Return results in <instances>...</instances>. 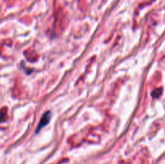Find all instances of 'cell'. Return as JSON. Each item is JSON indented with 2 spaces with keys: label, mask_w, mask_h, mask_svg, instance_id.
<instances>
[{
  "label": "cell",
  "mask_w": 165,
  "mask_h": 164,
  "mask_svg": "<svg viewBox=\"0 0 165 164\" xmlns=\"http://www.w3.org/2000/svg\"><path fill=\"white\" fill-rule=\"evenodd\" d=\"M51 113H50V112H46V113H44V114L42 116V117H41L40 121V123L39 125H38V128H37L36 129V132L40 131L42 128L44 126V125H46L48 124V123L49 122V120H50V117H51Z\"/></svg>",
  "instance_id": "cell-1"
},
{
  "label": "cell",
  "mask_w": 165,
  "mask_h": 164,
  "mask_svg": "<svg viewBox=\"0 0 165 164\" xmlns=\"http://www.w3.org/2000/svg\"><path fill=\"white\" fill-rule=\"evenodd\" d=\"M6 116V109H2L0 110V121H2Z\"/></svg>",
  "instance_id": "cell-2"
}]
</instances>
